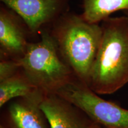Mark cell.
I'll use <instances>...</instances> for the list:
<instances>
[{"mask_svg":"<svg viewBox=\"0 0 128 128\" xmlns=\"http://www.w3.org/2000/svg\"><path fill=\"white\" fill-rule=\"evenodd\" d=\"M18 62L26 77L45 95L56 94L76 78L60 56L53 36L46 32L40 40L28 44L26 52Z\"/></svg>","mask_w":128,"mask_h":128,"instance_id":"3","label":"cell"},{"mask_svg":"<svg viewBox=\"0 0 128 128\" xmlns=\"http://www.w3.org/2000/svg\"><path fill=\"white\" fill-rule=\"evenodd\" d=\"M37 90L20 70L14 76L0 81V108L14 99L29 96Z\"/></svg>","mask_w":128,"mask_h":128,"instance_id":"10","label":"cell"},{"mask_svg":"<svg viewBox=\"0 0 128 128\" xmlns=\"http://www.w3.org/2000/svg\"><path fill=\"white\" fill-rule=\"evenodd\" d=\"M98 24L87 22L81 16L71 15L60 21L53 38L62 59L76 77L87 84L91 70L102 40Z\"/></svg>","mask_w":128,"mask_h":128,"instance_id":"2","label":"cell"},{"mask_svg":"<svg viewBox=\"0 0 128 128\" xmlns=\"http://www.w3.org/2000/svg\"><path fill=\"white\" fill-rule=\"evenodd\" d=\"M15 12L35 32L55 17L59 12L60 0H1Z\"/></svg>","mask_w":128,"mask_h":128,"instance_id":"7","label":"cell"},{"mask_svg":"<svg viewBox=\"0 0 128 128\" xmlns=\"http://www.w3.org/2000/svg\"><path fill=\"white\" fill-rule=\"evenodd\" d=\"M56 94L76 106L96 124L105 128H128V110L101 98L77 78Z\"/></svg>","mask_w":128,"mask_h":128,"instance_id":"4","label":"cell"},{"mask_svg":"<svg viewBox=\"0 0 128 128\" xmlns=\"http://www.w3.org/2000/svg\"><path fill=\"white\" fill-rule=\"evenodd\" d=\"M125 13H126V16L128 17V11H126V12H125Z\"/></svg>","mask_w":128,"mask_h":128,"instance_id":"13","label":"cell"},{"mask_svg":"<svg viewBox=\"0 0 128 128\" xmlns=\"http://www.w3.org/2000/svg\"><path fill=\"white\" fill-rule=\"evenodd\" d=\"M104 128V127H103V126H100V124H94V125L93 128Z\"/></svg>","mask_w":128,"mask_h":128,"instance_id":"12","label":"cell"},{"mask_svg":"<svg viewBox=\"0 0 128 128\" xmlns=\"http://www.w3.org/2000/svg\"><path fill=\"white\" fill-rule=\"evenodd\" d=\"M41 108L50 128H92L96 124L78 107L56 94L44 96Z\"/></svg>","mask_w":128,"mask_h":128,"instance_id":"6","label":"cell"},{"mask_svg":"<svg viewBox=\"0 0 128 128\" xmlns=\"http://www.w3.org/2000/svg\"><path fill=\"white\" fill-rule=\"evenodd\" d=\"M28 43L23 30L12 14L1 9L0 12L1 58L18 60L24 55Z\"/></svg>","mask_w":128,"mask_h":128,"instance_id":"8","label":"cell"},{"mask_svg":"<svg viewBox=\"0 0 128 128\" xmlns=\"http://www.w3.org/2000/svg\"><path fill=\"white\" fill-rule=\"evenodd\" d=\"M44 94L39 90L14 99L1 108L0 128H50L41 108Z\"/></svg>","mask_w":128,"mask_h":128,"instance_id":"5","label":"cell"},{"mask_svg":"<svg viewBox=\"0 0 128 128\" xmlns=\"http://www.w3.org/2000/svg\"><path fill=\"white\" fill-rule=\"evenodd\" d=\"M120 10L128 11V0H83L81 16L89 23L98 24Z\"/></svg>","mask_w":128,"mask_h":128,"instance_id":"9","label":"cell"},{"mask_svg":"<svg viewBox=\"0 0 128 128\" xmlns=\"http://www.w3.org/2000/svg\"><path fill=\"white\" fill-rule=\"evenodd\" d=\"M102 40L87 86L96 93L111 94L128 83V17L102 22Z\"/></svg>","mask_w":128,"mask_h":128,"instance_id":"1","label":"cell"},{"mask_svg":"<svg viewBox=\"0 0 128 128\" xmlns=\"http://www.w3.org/2000/svg\"><path fill=\"white\" fill-rule=\"evenodd\" d=\"M21 70L18 60L1 58L0 61V81L14 76Z\"/></svg>","mask_w":128,"mask_h":128,"instance_id":"11","label":"cell"}]
</instances>
